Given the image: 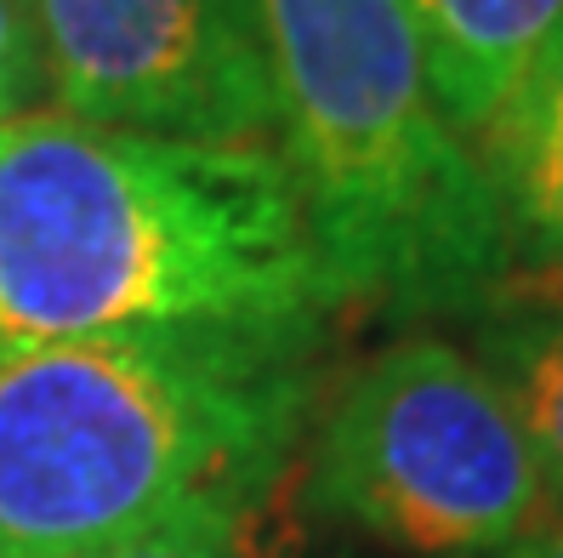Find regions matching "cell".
Instances as JSON below:
<instances>
[{"label": "cell", "mask_w": 563, "mask_h": 558, "mask_svg": "<svg viewBox=\"0 0 563 558\" xmlns=\"http://www.w3.org/2000/svg\"><path fill=\"white\" fill-rule=\"evenodd\" d=\"M308 496L405 552L444 558L529 536L547 479L478 359L444 337H405L324 411Z\"/></svg>", "instance_id": "277c9868"}, {"label": "cell", "mask_w": 563, "mask_h": 558, "mask_svg": "<svg viewBox=\"0 0 563 558\" xmlns=\"http://www.w3.org/2000/svg\"><path fill=\"white\" fill-rule=\"evenodd\" d=\"M478 166L501 200L512 256L529 251L563 269V23L536 52L512 97L473 143Z\"/></svg>", "instance_id": "52a82bcc"}, {"label": "cell", "mask_w": 563, "mask_h": 558, "mask_svg": "<svg viewBox=\"0 0 563 558\" xmlns=\"http://www.w3.org/2000/svg\"><path fill=\"white\" fill-rule=\"evenodd\" d=\"M29 12L52 109L188 143H268L251 0H29Z\"/></svg>", "instance_id": "5b68a950"}, {"label": "cell", "mask_w": 563, "mask_h": 558, "mask_svg": "<svg viewBox=\"0 0 563 558\" xmlns=\"http://www.w3.org/2000/svg\"><path fill=\"white\" fill-rule=\"evenodd\" d=\"M279 160L342 303L444 314L495 297L501 200L450 131L410 0H251Z\"/></svg>", "instance_id": "3957f363"}, {"label": "cell", "mask_w": 563, "mask_h": 558, "mask_svg": "<svg viewBox=\"0 0 563 558\" xmlns=\"http://www.w3.org/2000/svg\"><path fill=\"white\" fill-rule=\"evenodd\" d=\"M86 558H296L290 552V530L268 502L240 507V513H217V518H194L177 530H159L148 541L131 547H109V552H86Z\"/></svg>", "instance_id": "9c48e42d"}, {"label": "cell", "mask_w": 563, "mask_h": 558, "mask_svg": "<svg viewBox=\"0 0 563 558\" xmlns=\"http://www.w3.org/2000/svg\"><path fill=\"white\" fill-rule=\"evenodd\" d=\"M410 12L450 131L478 143L536 52L558 35L563 0H410Z\"/></svg>", "instance_id": "8992f818"}, {"label": "cell", "mask_w": 563, "mask_h": 558, "mask_svg": "<svg viewBox=\"0 0 563 558\" xmlns=\"http://www.w3.org/2000/svg\"><path fill=\"white\" fill-rule=\"evenodd\" d=\"M46 109V69L29 0H0V125Z\"/></svg>", "instance_id": "30bf717a"}, {"label": "cell", "mask_w": 563, "mask_h": 558, "mask_svg": "<svg viewBox=\"0 0 563 558\" xmlns=\"http://www.w3.org/2000/svg\"><path fill=\"white\" fill-rule=\"evenodd\" d=\"M478 365L501 387L547 490L563 496V297L507 303L484 325Z\"/></svg>", "instance_id": "ba28073f"}, {"label": "cell", "mask_w": 563, "mask_h": 558, "mask_svg": "<svg viewBox=\"0 0 563 558\" xmlns=\"http://www.w3.org/2000/svg\"><path fill=\"white\" fill-rule=\"evenodd\" d=\"M342 308L274 143L35 109L0 125V337L308 353Z\"/></svg>", "instance_id": "6da1fadb"}, {"label": "cell", "mask_w": 563, "mask_h": 558, "mask_svg": "<svg viewBox=\"0 0 563 558\" xmlns=\"http://www.w3.org/2000/svg\"><path fill=\"white\" fill-rule=\"evenodd\" d=\"M302 416V353L0 337V558H86L268 502Z\"/></svg>", "instance_id": "7a4b0ae2"}, {"label": "cell", "mask_w": 563, "mask_h": 558, "mask_svg": "<svg viewBox=\"0 0 563 558\" xmlns=\"http://www.w3.org/2000/svg\"><path fill=\"white\" fill-rule=\"evenodd\" d=\"M501 558H563V524H547V530L518 536Z\"/></svg>", "instance_id": "8fae6325"}]
</instances>
